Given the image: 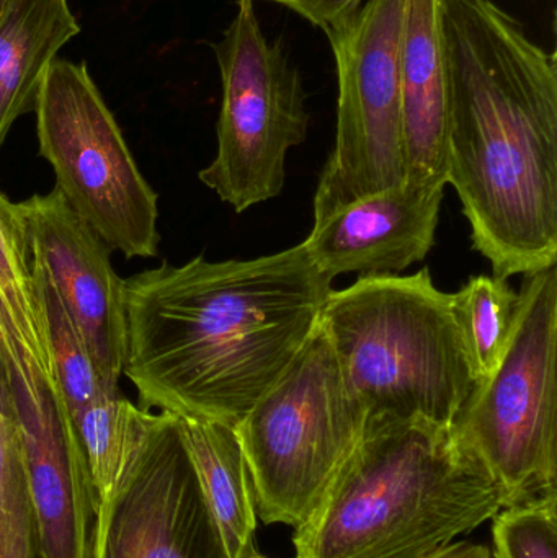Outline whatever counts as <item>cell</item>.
I'll list each match as a JSON object with an SVG mask.
<instances>
[{
  "instance_id": "cell-3",
  "label": "cell",
  "mask_w": 557,
  "mask_h": 558,
  "mask_svg": "<svg viewBox=\"0 0 557 558\" xmlns=\"http://www.w3.org/2000/svg\"><path fill=\"white\" fill-rule=\"evenodd\" d=\"M506 508V494L451 426L366 420L296 558H431Z\"/></svg>"
},
{
  "instance_id": "cell-26",
  "label": "cell",
  "mask_w": 557,
  "mask_h": 558,
  "mask_svg": "<svg viewBox=\"0 0 557 558\" xmlns=\"http://www.w3.org/2000/svg\"><path fill=\"white\" fill-rule=\"evenodd\" d=\"M7 0H0V12H2L3 5H5Z\"/></svg>"
},
{
  "instance_id": "cell-9",
  "label": "cell",
  "mask_w": 557,
  "mask_h": 558,
  "mask_svg": "<svg viewBox=\"0 0 557 558\" xmlns=\"http://www.w3.org/2000/svg\"><path fill=\"white\" fill-rule=\"evenodd\" d=\"M402 0H365L327 29L336 59V146L320 172L314 221L405 182L399 35Z\"/></svg>"
},
{
  "instance_id": "cell-17",
  "label": "cell",
  "mask_w": 557,
  "mask_h": 558,
  "mask_svg": "<svg viewBox=\"0 0 557 558\" xmlns=\"http://www.w3.org/2000/svg\"><path fill=\"white\" fill-rule=\"evenodd\" d=\"M0 294L19 331L23 350L39 373L55 379L41 302L36 294L28 238L19 206L0 193Z\"/></svg>"
},
{
  "instance_id": "cell-5",
  "label": "cell",
  "mask_w": 557,
  "mask_h": 558,
  "mask_svg": "<svg viewBox=\"0 0 557 558\" xmlns=\"http://www.w3.org/2000/svg\"><path fill=\"white\" fill-rule=\"evenodd\" d=\"M366 420L365 407L317 325L235 426L262 523L303 526L362 441Z\"/></svg>"
},
{
  "instance_id": "cell-13",
  "label": "cell",
  "mask_w": 557,
  "mask_h": 558,
  "mask_svg": "<svg viewBox=\"0 0 557 558\" xmlns=\"http://www.w3.org/2000/svg\"><path fill=\"white\" fill-rule=\"evenodd\" d=\"M444 193L445 186L404 182L356 199L314 221L304 247L330 279L401 274L434 247Z\"/></svg>"
},
{
  "instance_id": "cell-6",
  "label": "cell",
  "mask_w": 557,
  "mask_h": 558,
  "mask_svg": "<svg viewBox=\"0 0 557 558\" xmlns=\"http://www.w3.org/2000/svg\"><path fill=\"white\" fill-rule=\"evenodd\" d=\"M557 267L526 275L493 373L451 423L506 494V508L557 495Z\"/></svg>"
},
{
  "instance_id": "cell-24",
  "label": "cell",
  "mask_w": 557,
  "mask_h": 558,
  "mask_svg": "<svg viewBox=\"0 0 557 558\" xmlns=\"http://www.w3.org/2000/svg\"><path fill=\"white\" fill-rule=\"evenodd\" d=\"M287 7L316 28L327 29L355 13L365 0H267Z\"/></svg>"
},
{
  "instance_id": "cell-18",
  "label": "cell",
  "mask_w": 557,
  "mask_h": 558,
  "mask_svg": "<svg viewBox=\"0 0 557 558\" xmlns=\"http://www.w3.org/2000/svg\"><path fill=\"white\" fill-rule=\"evenodd\" d=\"M519 292L504 278H470L460 291L451 294L455 320L474 380L493 373L502 357L512 331Z\"/></svg>"
},
{
  "instance_id": "cell-1",
  "label": "cell",
  "mask_w": 557,
  "mask_h": 558,
  "mask_svg": "<svg viewBox=\"0 0 557 558\" xmlns=\"http://www.w3.org/2000/svg\"><path fill=\"white\" fill-rule=\"evenodd\" d=\"M330 282L304 244L124 279L123 374L140 409L235 428L313 337Z\"/></svg>"
},
{
  "instance_id": "cell-21",
  "label": "cell",
  "mask_w": 557,
  "mask_h": 558,
  "mask_svg": "<svg viewBox=\"0 0 557 558\" xmlns=\"http://www.w3.org/2000/svg\"><path fill=\"white\" fill-rule=\"evenodd\" d=\"M493 521L494 558H557V495L502 508Z\"/></svg>"
},
{
  "instance_id": "cell-10",
  "label": "cell",
  "mask_w": 557,
  "mask_h": 558,
  "mask_svg": "<svg viewBox=\"0 0 557 558\" xmlns=\"http://www.w3.org/2000/svg\"><path fill=\"white\" fill-rule=\"evenodd\" d=\"M88 558H229L179 416L134 410L126 464L98 505Z\"/></svg>"
},
{
  "instance_id": "cell-14",
  "label": "cell",
  "mask_w": 557,
  "mask_h": 558,
  "mask_svg": "<svg viewBox=\"0 0 557 558\" xmlns=\"http://www.w3.org/2000/svg\"><path fill=\"white\" fill-rule=\"evenodd\" d=\"M398 68L405 182L447 186L450 65L445 0H402Z\"/></svg>"
},
{
  "instance_id": "cell-15",
  "label": "cell",
  "mask_w": 557,
  "mask_h": 558,
  "mask_svg": "<svg viewBox=\"0 0 557 558\" xmlns=\"http://www.w3.org/2000/svg\"><path fill=\"white\" fill-rule=\"evenodd\" d=\"M78 33L69 0H7L0 12V147L12 124L35 110L49 64Z\"/></svg>"
},
{
  "instance_id": "cell-11",
  "label": "cell",
  "mask_w": 557,
  "mask_h": 558,
  "mask_svg": "<svg viewBox=\"0 0 557 558\" xmlns=\"http://www.w3.org/2000/svg\"><path fill=\"white\" fill-rule=\"evenodd\" d=\"M0 347L19 415L36 558H88L98 498L64 397L13 331L0 335Z\"/></svg>"
},
{
  "instance_id": "cell-4",
  "label": "cell",
  "mask_w": 557,
  "mask_h": 558,
  "mask_svg": "<svg viewBox=\"0 0 557 558\" xmlns=\"http://www.w3.org/2000/svg\"><path fill=\"white\" fill-rule=\"evenodd\" d=\"M319 328L368 420L451 426L476 383L451 294L435 288L428 268L330 291Z\"/></svg>"
},
{
  "instance_id": "cell-20",
  "label": "cell",
  "mask_w": 557,
  "mask_h": 558,
  "mask_svg": "<svg viewBox=\"0 0 557 558\" xmlns=\"http://www.w3.org/2000/svg\"><path fill=\"white\" fill-rule=\"evenodd\" d=\"M134 410L136 407L117 392L69 415L87 461L98 505L113 495L123 474Z\"/></svg>"
},
{
  "instance_id": "cell-2",
  "label": "cell",
  "mask_w": 557,
  "mask_h": 558,
  "mask_svg": "<svg viewBox=\"0 0 557 558\" xmlns=\"http://www.w3.org/2000/svg\"><path fill=\"white\" fill-rule=\"evenodd\" d=\"M447 180L494 277L557 264V64L494 0H445Z\"/></svg>"
},
{
  "instance_id": "cell-25",
  "label": "cell",
  "mask_w": 557,
  "mask_h": 558,
  "mask_svg": "<svg viewBox=\"0 0 557 558\" xmlns=\"http://www.w3.org/2000/svg\"><path fill=\"white\" fill-rule=\"evenodd\" d=\"M431 558H494L493 550L484 544L458 541Z\"/></svg>"
},
{
  "instance_id": "cell-22",
  "label": "cell",
  "mask_w": 557,
  "mask_h": 558,
  "mask_svg": "<svg viewBox=\"0 0 557 558\" xmlns=\"http://www.w3.org/2000/svg\"><path fill=\"white\" fill-rule=\"evenodd\" d=\"M0 558H36L35 531L23 468L10 478L0 498Z\"/></svg>"
},
{
  "instance_id": "cell-19",
  "label": "cell",
  "mask_w": 557,
  "mask_h": 558,
  "mask_svg": "<svg viewBox=\"0 0 557 558\" xmlns=\"http://www.w3.org/2000/svg\"><path fill=\"white\" fill-rule=\"evenodd\" d=\"M32 271L36 294L45 314L56 383L64 397L69 415L97 402L101 397L121 392L120 386L108 383L98 373L81 333L69 317L48 275L33 258Z\"/></svg>"
},
{
  "instance_id": "cell-23",
  "label": "cell",
  "mask_w": 557,
  "mask_h": 558,
  "mask_svg": "<svg viewBox=\"0 0 557 558\" xmlns=\"http://www.w3.org/2000/svg\"><path fill=\"white\" fill-rule=\"evenodd\" d=\"M19 415L7 369L5 354L0 347V498L12 475L22 468Z\"/></svg>"
},
{
  "instance_id": "cell-8",
  "label": "cell",
  "mask_w": 557,
  "mask_h": 558,
  "mask_svg": "<svg viewBox=\"0 0 557 558\" xmlns=\"http://www.w3.org/2000/svg\"><path fill=\"white\" fill-rule=\"evenodd\" d=\"M213 48L222 84L218 150L198 177L242 213L283 192L288 153L310 130L307 94L281 41L271 43L262 32L254 0H239Z\"/></svg>"
},
{
  "instance_id": "cell-7",
  "label": "cell",
  "mask_w": 557,
  "mask_h": 558,
  "mask_svg": "<svg viewBox=\"0 0 557 558\" xmlns=\"http://www.w3.org/2000/svg\"><path fill=\"white\" fill-rule=\"evenodd\" d=\"M39 156L55 189L124 258H153L159 206L85 62L56 58L36 97Z\"/></svg>"
},
{
  "instance_id": "cell-16",
  "label": "cell",
  "mask_w": 557,
  "mask_h": 558,
  "mask_svg": "<svg viewBox=\"0 0 557 558\" xmlns=\"http://www.w3.org/2000/svg\"><path fill=\"white\" fill-rule=\"evenodd\" d=\"M203 497L229 558H257L254 492L238 433L225 423L179 418Z\"/></svg>"
},
{
  "instance_id": "cell-12",
  "label": "cell",
  "mask_w": 557,
  "mask_h": 558,
  "mask_svg": "<svg viewBox=\"0 0 557 558\" xmlns=\"http://www.w3.org/2000/svg\"><path fill=\"white\" fill-rule=\"evenodd\" d=\"M29 255L41 265L105 380L120 386L126 356L124 279L111 251L58 190L16 203Z\"/></svg>"
},
{
  "instance_id": "cell-27",
  "label": "cell",
  "mask_w": 557,
  "mask_h": 558,
  "mask_svg": "<svg viewBox=\"0 0 557 558\" xmlns=\"http://www.w3.org/2000/svg\"><path fill=\"white\" fill-rule=\"evenodd\" d=\"M257 558H265V557L258 556Z\"/></svg>"
}]
</instances>
